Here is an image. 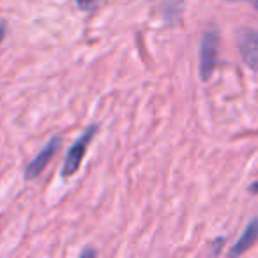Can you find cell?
Listing matches in <instances>:
<instances>
[{"mask_svg":"<svg viewBox=\"0 0 258 258\" xmlns=\"http://www.w3.org/2000/svg\"><path fill=\"white\" fill-rule=\"evenodd\" d=\"M249 191H251L253 195H258V180H256V182L251 184V186H249Z\"/></svg>","mask_w":258,"mask_h":258,"instance_id":"obj_10","label":"cell"},{"mask_svg":"<svg viewBox=\"0 0 258 258\" xmlns=\"http://www.w3.org/2000/svg\"><path fill=\"white\" fill-rule=\"evenodd\" d=\"M60 144H62V138L60 137H53L43 149H41L39 154H37L36 158H34L32 161L27 165V168H25V179L27 180H34V179H37V177L41 175V172H43V170L50 165V161L53 159V156L57 154Z\"/></svg>","mask_w":258,"mask_h":258,"instance_id":"obj_3","label":"cell"},{"mask_svg":"<svg viewBox=\"0 0 258 258\" xmlns=\"http://www.w3.org/2000/svg\"><path fill=\"white\" fill-rule=\"evenodd\" d=\"M256 239H258V218H254V219H251L249 225L246 226V230H244V233L239 237V240L233 244V247L230 249V256H239V254L246 253V251L256 242Z\"/></svg>","mask_w":258,"mask_h":258,"instance_id":"obj_5","label":"cell"},{"mask_svg":"<svg viewBox=\"0 0 258 258\" xmlns=\"http://www.w3.org/2000/svg\"><path fill=\"white\" fill-rule=\"evenodd\" d=\"M96 251L94 249H85V251H82V256H96Z\"/></svg>","mask_w":258,"mask_h":258,"instance_id":"obj_9","label":"cell"},{"mask_svg":"<svg viewBox=\"0 0 258 258\" xmlns=\"http://www.w3.org/2000/svg\"><path fill=\"white\" fill-rule=\"evenodd\" d=\"M4 36H6V23L2 22L0 23V44H2V41H4Z\"/></svg>","mask_w":258,"mask_h":258,"instance_id":"obj_8","label":"cell"},{"mask_svg":"<svg viewBox=\"0 0 258 258\" xmlns=\"http://www.w3.org/2000/svg\"><path fill=\"white\" fill-rule=\"evenodd\" d=\"M239 51L244 64L258 71V32L256 30H242L239 34Z\"/></svg>","mask_w":258,"mask_h":258,"instance_id":"obj_4","label":"cell"},{"mask_svg":"<svg viewBox=\"0 0 258 258\" xmlns=\"http://www.w3.org/2000/svg\"><path fill=\"white\" fill-rule=\"evenodd\" d=\"M219 32L216 29H209L202 37L200 44V76L207 82L212 76L218 64V50H219Z\"/></svg>","mask_w":258,"mask_h":258,"instance_id":"obj_1","label":"cell"},{"mask_svg":"<svg viewBox=\"0 0 258 258\" xmlns=\"http://www.w3.org/2000/svg\"><path fill=\"white\" fill-rule=\"evenodd\" d=\"M97 133V125H90L87 127V131H83V135L75 142L71 149H69L68 156H66L64 166H62V177L68 179V177H73L76 172H78L80 165L83 161V156H85L87 149H89V144L92 142V138L96 137Z\"/></svg>","mask_w":258,"mask_h":258,"instance_id":"obj_2","label":"cell"},{"mask_svg":"<svg viewBox=\"0 0 258 258\" xmlns=\"http://www.w3.org/2000/svg\"><path fill=\"white\" fill-rule=\"evenodd\" d=\"M161 8H163V13H165V18L168 20V22L180 18V13H182V2H180V0H166Z\"/></svg>","mask_w":258,"mask_h":258,"instance_id":"obj_6","label":"cell"},{"mask_svg":"<svg viewBox=\"0 0 258 258\" xmlns=\"http://www.w3.org/2000/svg\"><path fill=\"white\" fill-rule=\"evenodd\" d=\"M76 4L82 11H92V9H96L97 0H76Z\"/></svg>","mask_w":258,"mask_h":258,"instance_id":"obj_7","label":"cell"},{"mask_svg":"<svg viewBox=\"0 0 258 258\" xmlns=\"http://www.w3.org/2000/svg\"><path fill=\"white\" fill-rule=\"evenodd\" d=\"M244 2H249V4L253 6V8L258 11V0H244Z\"/></svg>","mask_w":258,"mask_h":258,"instance_id":"obj_11","label":"cell"}]
</instances>
